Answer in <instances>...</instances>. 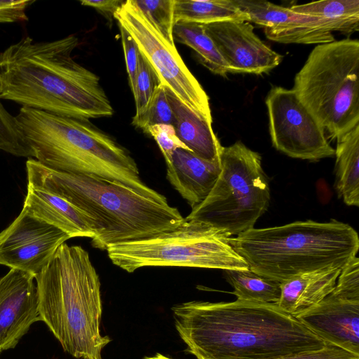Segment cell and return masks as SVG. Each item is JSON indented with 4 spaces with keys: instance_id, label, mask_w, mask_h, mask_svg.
I'll use <instances>...</instances> for the list:
<instances>
[{
    "instance_id": "cell-26",
    "label": "cell",
    "mask_w": 359,
    "mask_h": 359,
    "mask_svg": "<svg viewBox=\"0 0 359 359\" xmlns=\"http://www.w3.org/2000/svg\"><path fill=\"white\" fill-rule=\"evenodd\" d=\"M0 150L18 157L34 158L15 116L4 107L0 99Z\"/></svg>"
},
{
    "instance_id": "cell-21",
    "label": "cell",
    "mask_w": 359,
    "mask_h": 359,
    "mask_svg": "<svg viewBox=\"0 0 359 359\" xmlns=\"http://www.w3.org/2000/svg\"><path fill=\"white\" fill-rule=\"evenodd\" d=\"M337 141L335 190L347 205L359 206V124Z\"/></svg>"
},
{
    "instance_id": "cell-5",
    "label": "cell",
    "mask_w": 359,
    "mask_h": 359,
    "mask_svg": "<svg viewBox=\"0 0 359 359\" xmlns=\"http://www.w3.org/2000/svg\"><path fill=\"white\" fill-rule=\"evenodd\" d=\"M35 280L41 320L63 350L78 359H102L111 339L100 332V282L88 252L63 243Z\"/></svg>"
},
{
    "instance_id": "cell-4",
    "label": "cell",
    "mask_w": 359,
    "mask_h": 359,
    "mask_svg": "<svg viewBox=\"0 0 359 359\" xmlns=\"http://www.w3.org/2000/svg\"><path fill=\"white\" fill-rule=\"evenodd\" d=\"M15 118L34 158L45 166L121 184L159 203L168 204L165 196L142 180L128 151L89 120L25 107Z\"/></svg>"
},
{
    "instance_id": "cell-24",
    "label": "cell",
    "mask_w": 359,
    "mask_h": 359,
    "mask_svg": "<svg viewBox=\"0 0 359 359\" xmlns=\"http://www.w3.org/2000/svg\"><path fill=\"white\" fill-rule=\"evenodd\" d=\"M173 39L191 48L199 62L213 74L224 76L229 67L202 24L179 21L174 23Z\"/></svg>"
},
{
    "instance_id": "cell-33",
    "label": "cell",
    "mask_w": 359,
    "mask_h": 359,
    "mask_svg": "<svg viewBox=\"0 0 359 359\" xmlns=\"http://www.w3.org/2000/svg\"><path fill=\"white\" fill-rule=\"evenodd\" d=\"M34 0H0V23L22 22L28 20L26 10Z\"/></svg>"
},
{
    "instance_id": "cell-25",
    "label": "cell",
    "mask_w": 359,
    "mask_h": 359,
    "mask_svg": "<svg viewBox=\"0 0 359 359\" xmlns=\"http://www.w3.org/2000/svg\"><path fill=\"white\" fill-rule=\"evenodd\" d=\"M226 281L233 287L237 299L262 303H277L280 297V283L247 270H224Z\"/></svg>"
},
{
    "instance_id": "cell-23",
    "label": "cell",
    "mask_w": 359,
    "mask_h": 359,
    "mask_svg": "<svg viewBox=\"0 0 359 359\" xmlns=\"http://www.w3.org/2000/svg\"><path fill=\"white\" fill-rule=\"evenodd\" d=\"M174 23L179 21L206 25L224 20L248 22L234 0H174Z\"/></svg>"
},
{
    "instance_id": "cell-34",
    "label": "cell",
    "mask_w": 359,
    "mask_h": 359,
    "mask_svg": "<svg viewBox=\"0 0 359 359\" xmlns=\"http://www.w3.org/2000/svg\"><path fill=\"white\" fill-rule=\"evenodd\" d=\"M126 1L121 0H83L80 3L82 6L94 8L100 12L105 18L111 21L118 9Z\"/></svg>"
},
{
    "instance_id": "cell-1",
    "label": "cell",
    "mask_w": 359,
    "mask_h": 359,
    "mask_svg": "<svg viewBox=\"0 0 359 359\" xmlns=\"http://www.w3.org/2000/svg\"><path fill=\"white\" fill-rule=\"evenodd\" d=\"M172 311L187 351L197 359H271L327 344L276 303L191 301Z\"/></svg>"
},
{
    "instance_id": "cell-27",
    "label": "cell",
    "mask_w": 359,
    "mask_h": 359,
    "mask_svg": "<svg viewBox=\"0 0 359 359\" xmlns=\"http://www.w3.org/2000/svg\"><path fill=\"white\" fill-rule=\"evenodd\" d=\"M158 32L170 43L174 25V0H132Z\"/></svg>"
},
{
    "instance_id": "cell-30",
    "label": "cell",
    "mask_w": 359,
    "mask_h": 359,
    "mask_svg": "<svg viewBox=\"0 0 359 359\" xmlns=\"http://www.w3.org/2000/svg\"><path fill=\"white\" fill-rule=\"evenodd\" d=\"M145 133L156 140L168 163L175 150L178 148L190 151L177 137L174 127L168 124H156L148 127Z\"/></svg>"
},
{
    "instance_id": "cell-11",
    "label": "cell",
    "mask_w": 359,
    "mask_h": 359,
    "mask_svg": "<svg viewBox=\"0 0 359 359\" xmlns=\"http://www.w3.org/2000/svg\"><path fill=\"white\" fill-rule=\"evenodd\" d=\"M265 103L271 142L277 150L292 158L309 161L334 155L324 128L293 89L274 86Z\"/></svg>"
},
{
    "instance_id": "cell-17",
    "label": "cell",
    "mask_w": 359,
    "mask_h": 359,
    "mask_svg": "<svg viewBox=\"0 0 359 359\" xmlns=\"http://www.w3.org/2000/svg\"><path fill=\"white\" fill-rule=\"evenodd\" d=\"M166 165L167 179L191 208L205 200L221 171L220 161L204 160L181 148Z\"/></svg>"
},
{
    "instance_id": "cell-32",
    "label": "cell",
    "mask_w": 359,
    "mask_h": 359,
    "mask_svg": "<svg viewBox=\"0 0 359 359\" xmlns=\"http://www.w3.org/2000/svg\"><path fill=\"white\" fill-rule=\"evenodd\" d=\"M123 49L126 69L129 83L132 90H134L135 76L137 71L140 51L133 37L127 30L118 25Z\"/></svg>"
},
{
    "instance_id": "cell-19",
    "label": "cell",
    "mask_w": 359,
    "mask_h": 359,
    "mask_svg": "<svg viewBox=\"0 0 359 359\" xmlns=\"http://www.w3.org/2000/svg\"><path fill=\"white\" fill-rule=\"evenodd\" d=\"M341 269L328 268L303 273L280 283L277 303L283 311L297 317L317 305L334 289Z\"/></svg>"
},
{
    "instance_id": "cell-9",
    "label": "cell",
    "mask_w": 359,
    "mask_h": 359,
    "mask_svg": "<svg viewBox=\"0 0 359 359\" xmlns=\"http://www.w3.org/2000/svg\"><path fill=\"white\" fill-rule=\"evenodd\" d=\"M229 238L217 228L187 219L177 227L151 238L109 247L111 262L133 273L146 266H181L247 270V262L234 250Z\"/></svg>"
},
{
    "instance_id": "cell-31",
    "label": "cell",
    "mask_w": 359,
    "mask_h": 359,
    "mask_svg": "<svg viewBox=\"0 0 359 359\" xmlns=\"http://www.w3.org/2000/svg\"><path fill=\"white\" fill-rule=\"evenodd\" d=\"M271 359H359V355H355L327 342L326 345L321 348L282 355Z\"/></svg>"
},
{
    "instance_id": "cell-35",
    "label": "cell",
    "mask_w": 359,
    "mask_h": 359,
    "mask_svg": "<svg viewBox=\"0 0 359 359\" xmlns=\"http://www.w3.org/2000/svg\"><path fill=\"white\" fill-rule=\"evenodd\" d=\"M142 359H172V358H168V357L164 356L162 354L158 353L154 356L144 357Z\"/></svg>"
},
{
    "instance_id": "cell-7",
    "label": "cell",
    "mask_w": 359,
    "mask_h": 359,
    "mask_svg": "<svg viewBox=\"0 0 359 359\" xmlns=\"http://www.w3.org/2000/svg\"><path fill=\"white\" fill-rule=\"evenodd\" d=\"M294 91L332 139L359 124V41L318 44L294 80Z\"/></svg>"
},
{
    "instance_id": "cell-22",
    "label": "cell",
    "mask_w": 359,
    "mask_h": 359,
    "mask_svg": "<svg viewBox=\"0 0 359 359\" xmlns=\"http://www.w3.org/2000/svg\"><path fill=\"white\" fill-rule=\"evenodd\" d=\"M289 8L297 13L323 20L332 33L349 35L359 29V0H323Z\"/></svg>"
},
{
    "instance_id": "cell-13",
    "label": "cell",
    "mask_w": 359,
    "mask_h": 359,
    "mask_svg": "<svg viewBox=\"0 0 359 359\" xmlns=\"http://www.w3.org/2000/svg\"><path fill=\"white\" fill-rule=\"evenodd\" d=\"M296 318L325 342L359 355V290L337 283L320 302Z\"/></svg>"
},
{
    "instance_id": "cell-18",
    "label": "cell",
    "mask_w": 359,
    "mask_h": 359,
    "mask_svg": "<svg viewBox=\"0 0 359 359\" xmlns=\"http://www.w3.org/2000/svg\"><path fill=\"white\" fill-rule=\"evenodd\" d=\"M23 208L32 215L58 228L71 238L95 235L94 222L65 199L27 184Z\"/></svg>"
},
{
    "instance_id": "cell-29",
    "label": "cell",
    "mask_w": 359,
    "mask_h": 359,
    "mask_svg": "<svg viewBox=\"0 0 359 359\" xmlns=\"http://www.w3.org/2000/svg\"><path fill=\"white\" fill-rule=\"evenodd\" d=\"M173 123V111L166 96L165 85L161 82L145 111L139 116H133L132 124L145 131L148 127L154 125L172 126Z\"/></svg>"
},
{
    "instance_id": "cell-28",
    "label": "cell",
    "mask_w": 359,
    "mask_h": 359,
    "mask_svg": "<svg viewBox=\"0 0 359 359\" xmlns=\"http://www.w3.org/2000/svg\"><path fill=\"white\" fill-rule=\"evenodd\" d=\"M161 83L155 69L140 53L135 88L133 90L136 109L134 116H139L145 111Z\"/></svg>"
},
{
    "instance_id": "cell-10",
    "label": "cell",
    "mask_w": 359,
    "mask_h": 359,
    "mask_svg": "<svg viewBox=\"0 0 359 359\" xmlns=\"http://www.w3.org/2000/svg\"><path fill=\"white\" fill-rule=\"evenodd\" d=\"M114 18L133 37L161 82L189 109L212 123L209 97L184 64L175 45L158 32L132 0L126 1Z\"/></svg>"
},
{
    "instance_id": "cell-8",
    "label": "cell",
    "mask_w": 359,
    "mask_h": 359,
    "mask_svg": "<svg viewBox=\"0 0 359 359\" xmlns=\"http://www.w3.org/2000/svg\"><path fill=\"white\" fill-rule=\"evenodd\" d=\"M220 163L209 194L185 219L205 222L232 237L254 228L268 208L270 189L261 156L241 141L222 147Z\"/></svg>"
},
{
    "instance_id": "cell-20",
    "label": "cell",
    "mask_w": 359,
    "mask_h": 359,
    "mask_svg": "<svg viewBox=\"0 0 359 359\" xmlns=\"http://www.w3.org/2000/svg\"><path fill=\"white\" fill-rule=\"evenodd\" d=\"M165 90L174 114V127L180 140L195 155L207 161H220L222 149L212 123L185 105L171 89Z\"/></svg>"
},
{
    "instance_id": "cell-16",
    "label": "cell",
    "mask_w": 359,
    "mask_h": 359,
    "mask_svg": "<svg viewBox=\"0 0 359 359\" xmlns=\"http://www.w3.org/2000/svg\"><path fill=\"white\" fill-rule=\"evenodd\" d=\"M35 276L15 269L0 278V353L13 348L41 320Z\"/></svg>"
},
{
    "instance_id": "cell-12",
    "label": "cell",
    "mask_w": 359,
    "mask_h": 359,
    "mask_svg": "<svg viewBox=\"0 0 359 359\" xmlns=\"http://www.w3.org/2000/svg\"><path fill=\"white\" fill-rule=\"evenodd\" d=\"M69 238L62 230L22 208L13 222L0 232V265L36 277L50 263L60 246Z\"/></svg>"
},
{
    "instance_id": "cell-3",
    "label": "cell",
    "mask_w": 359,
    "mask_h": 359,
    "mask_svg": "<svg viewBox=\"0 0 359 359\" xmlns=\"http://www.w3.org/2000/svg\"><path fill=\"white\" fill-rule=\"evenodd\" d=\"M27 184L51 192L79 208L94 222L93 248L147 239L174 229L184 217L114 182L52 170L34 158L26 162Z\"/></svg>"
},
{
    "instance_id": "cell-15",
    "label": "cell",
    "mask_w": 359,
    "mask_h": 359,
    "mask_svg": "<svg viewBox=\"0 0 359 359\" xmlns=\"http://www.w3.org/2000/svg\"><path fill=\"white\" fill-rule=\"evenodd\" d=\"M248 15V22L264 28L271 41L281 43L322 44L334 41L327 22L320 18L297 13L289 7L266 1L234 0Z\"/></svg>"
},
{
    "instance_id": "cell-14",
    "label": "cell",
    "mask_w": 359,
    "mask_h": 359,
    "mask_svg": "<svg viewBox=\"0 0 359 359\" xmlns=\"http://www.w3.org/2000/svg\"><path fill=\"white\" fill-rule=\"evenodd\" d=\"M203 26L231 73L262 74L283 60L282 55L256 35L249 22L224 20Z\"/></svg>"
},
{
    "instance_id": "cell-6",
    "label": "cell",
    "mask_w": 359,
    "mask_h": 359,
    "mask_svg": "<svg viewBox=\"0 0 359 359\" xmlns=\"http://www.w3.org/2000/svg\"><path fill=\"white\" fill-rule=\"evenodd\" d=\"M229 241L250 270L280 283L303 273L343 269L359 250L356 231L335 219L252 228Z\"/></svg>"
},
{
    "instance_id": "cell-2",
    "label": "cell",
    "mask_w": 359,
    "mask_h": 359,
    "mask_svg": "<svg viewBox=\"0 0 359 359\" xmlns=\"http://www.w3.org/2000/svg\"><path fill=\"white\" fill-rule=\"evenodd\" d=\"M74 35L53 41L25 36L0 53V99L50 114L89 120L114 114L100 78L76 62Z\"/></svg>"
}]
</instances>
